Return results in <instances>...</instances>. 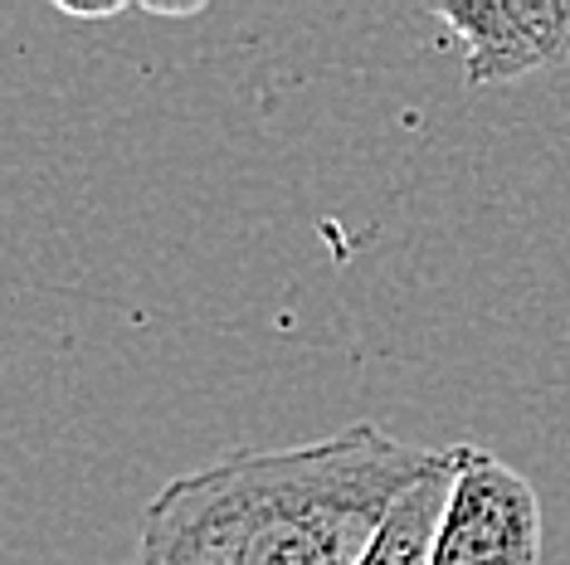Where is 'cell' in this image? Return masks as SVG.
Masks as SVG:
<instances>
[{"label":"cell","mask_w":570,"mask_h":565,"mask_svg":"<svg viewBox=\"0 0 570 565\" xmlns=\"http://www.w3.org/2000/svg\"><path fill=\"white\" fill-rule=\"evenodd\" d=\"M430 464L434 448L371 419L288 448H235L151 497L132 565H361Z\"/></svg>","instance_id":"1"},{"label":"cell","mask_w":570,"mask_h":565,"mask_svg":"<svg viewBox=\"0 0 570 565\" xmlns=\"http://www.w3.org/2000/svg\"><path fill=\"white\" fill-rule=\"evenodd\" d=\"M541 497L522 473L473 444H459L430 565H537Z\"/></svg>","instance_id":"2"},{"label":"cell","mask_w":570,"mask_h":565,"mask_svg":"<svg viewBox=\"0 0 570 565\" xmlns=\"http://www.w3.org/2000/svg\"><path fill=\"white\" fill-rule=\"evenodd\" d=\"M430 16L463 40V73L473 88L570 63V0H434Z\"/></svg>","instance_id":"3"},{"label":"cell","mask_w":570,"mask_h":565,"mask_svg":"<svg viewBox=\"0 0 570 565\" xmlns=\"http://www.w3.org/2000/svg\"><path fill=\"white\" fill-rule=\"evenodd\" d=\"M453 473H459V444L434 448L430 473L391 507V517L381 522V532H375V542L366 546L361 565H430L434 532H439V517H444Z\"/></svg>","instance_id":"4"},{"label":"cell","mask_w":570,"mask_h":565,"mask_svg":"<svg viewBox=\"0 0 570 565\" xmlns=\"http://www.w3.org/2000/svg\"><path fill=\"white\" fill-rule=\"evenodd\" d=\"M59 16H73V20H112V16H127V6H79V0H59Z\"/></svg>","instance_id":"5"},{"label":"cell","mask_w":570,"mask_h":565,"mask_svg":"<svg viewBox=\"0 0 570 565\" xmlns=\"http://www.w3.org/2000/svg\"><path fill=\"white\" fill-rule=\"evenodd\" d=\"M147 16H176V20H186V16H200L205 6H141Z\"/></svg>","instance_id":"6"}]
</instances>
